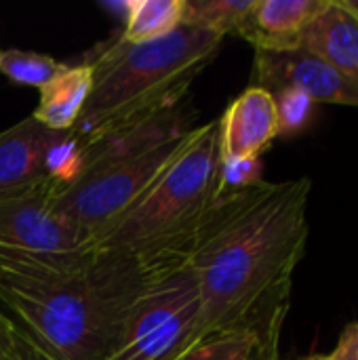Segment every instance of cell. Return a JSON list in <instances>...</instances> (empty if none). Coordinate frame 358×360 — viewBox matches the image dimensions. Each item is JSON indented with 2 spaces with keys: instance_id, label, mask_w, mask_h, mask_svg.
Masks as SVG:
<instances>
[{
  "instance_id": "52a82bcc",
  "label": "cell",
  "mask_w": 358,
  "mask_h": 360,
  "mask_svg": "<svg viewBox=\"0 0 358 360\" xmlns=\"http://www.w3.org/2000/svg\"><path fill=\"white\" fill-rule=\"evenodd\" d=\"M198 319V281L181 264L139 293L108 360H177L188 350Z\"/></svg>"
},
{
  "instance_id": "277c9868",
  "label": "cell",
  "mask_w": 358,
  "mask_h": 360,
  "mask_svg": "<svg viewBox=\"0 0 358 360\" xmlns=\"http://www.w3.org/2000/svg\"><path fill=\"white\" fill-rule=\"evenodd\" d=\"M219 122L196 127L167 171L106 230L95 236L101 253L190 257L196 232L219 196Z\"/></svg>"
},
{
  "instance_id": "7a4b0ae2",
  "label": "cell",
  "mask_w": 358,
  "mask_h": 360,
  "mask_svg": "<svg viewBox=\"0 0 358 360\" xmlns=\"http://www.w3.org/2000/svg\"><path fill=\"white\" fill-rule=\"evenodd\" d=\"M184 257L101 253L65 276L0 270V310L34 360H108L139 293Z\"/></svg>"
},
{
  "instance_id": "2e32d148",
  "label": "cell",
  "mask_w": 358,
  "mask_h": 360,
  "mask_svg": "<svg viewBox=\"0 0 358 360\" xmlns=\"http://www.w3.org/2000/svg\"><path fill=\"white\" fill-rule=\"evenodd\" d=\"M65 65L68 63H61L42 53H32L21 49L0 51V74H4L11 82L19 86L42 89L59 72H63Z\"/></svg>"
},
{
  "instance_id": "603a6c76",
  "label": "cell",
  "mask_w": 358,
  "mask_h": 360,
  "mask_svg": "<svg viewBox=\"0 0 358 360\" xmlns=\"http://www.w3.org/2000/svg\"><path fill=\"white\" fill-rule=\"evenodd\" d=\"M333 2L358 23V0H333Z\"/></svg>"
},
{
  "instance_id": "3957f363",
  "label": "cell",
  "mask_w": 358,
  "mask_h": 360,
  "mask_svg": "<svg viewBox=\"0 0 358 360\" xmlns=\"http://www.w3.org/2000/svg\"><path fill=\"white\" fill-rule=\"evenodd\" d=\"M222 42L224 36L194 25L152 42L118 38L91 63L93 91L70 133L87 143L177 108Z\"/></svg>"
},
{
  "instance_id": "9a60e30c",
  "label": "cell",
  "mask_w": 358,
  "mask_h": 360,
  "mask_svg": "<svg viewBox=\"0 0 358 360\" xmlns=\"http://www.w3.org/2000/svg\"><path fill=\"white\" fill-rule=\"evenodd\" d=\"M255 0H186L184 25L203 27L219 36L236 34Z\"/></svg>"
},
{
  "instance_id": "e0dca14e",
  "label": "cell",
  "mask_w": 358,
  "mask_h": 360,
  "mask_svg": "<svg viewBox=\"0 0 358 360\" xmlns=\"http://www.w3.org/2000/svg\"><path fill=\"white\" fill-rule=\"evenodd\" d=\"M260 338L247 331L207 335L194 342L177 360H249Z\"/></svg>"
},
{
  "instance_id": "44dd1931",
  "label": "cell",
  "mask_w": 358,
  "mask_h": 360,
  "mask_svg": "<svg viewBox=\"0 0 358 360\" xmlns=\"http://www.w3.org/2000/svg\"><path fill=\"white\" fill-rule=\"evenodd\" d=\"M329 360H358V323L348 325L342 335L340 342L335 346V350L327 356Z\"/></svg>"
},
{
  "instance_id": "5bb4252c",
  "label": "cell",
  "mask_w": 358,
  "mask_h": 360,
  "mask_svg": "<svg viewBox=\"0 0 358 360\" xmlns=\"http://www.w3.org/2000/svg\"><path fill=\"white\" fill-rule=\"evenodd\" d=\"M122 6L127 23L120 38L133 44L165 38L184 25L186 0H129Z\"/></svg>"
},
{
  "instance_id": "9c48e42d",
  "label": "cell",
  "mask_w": 358,
  "mask_h": 360,
  "mask_svg": "<svg viewBox=\"0 0 358 360\" xmlns=\"http://www.w3.org/2000/svg\"><path fill=\"white\" fill-rule=\"evenodd\" d=\"M65 133L27 116L0 133V200H13L61 184L53 173V150Z\"/></svg>"
},
{
  "instance_id": "ba28073f",
  "label": "cell",
  "mask_w": 358,
  "mask_h": 360,
  "mask_svg": "<svg viewBox=\"0 0 358 360\" xmlns=\"http://www.w3.org/2000/svg\"><path fill=\"white\" fill-rule=\"evenodd\" d=\"M255 86L270 95L283 89H295L306 93L314 103L358 108V84L302 46L255 49Z\"/></svg>"
},
{
  "instance_id": "8fae6325",
  "label": "cell",
  "mask_w": 358,
  "mask_h": 360,
  "mask_svg": "<svg viewBox=\"0 0 358 360\" xmlns=\"http://www.w3.org/2000/svg\"><path fill=\"white\" fill-rule=\"evenodd\" d=\"M329 0H255L236 36L255 49H295L306 25Z\"/></svg>"
},
{
  "instance_id": "6da1fadb",
  "label": "cell",
  "mask_w": 358,
  "mask_h": 360,
  "mask_svg": "<svg viewBox=\"0 0 358 360\" xmlns=\"http://www.w3.org/2000/svg\"><path fill=\"white\" fill-rule=\"evenodd\" d=\"M308 177L224 192L200 224L188 266L200 291L190 346L207 335H281L308 243ZM188 346V348H190Z\"/></svg>"
},
{
  "instance_id": "ac0fdd59",
  "label": "cell",
  "mask_w": 358,
  "mask_h": 360,
  "mask_svg": "<svg viewBox=\"0 0 358 360\" xmlns=\"http://www.w3.org/2000/svg\"><path fill=\"white\" fill-rule=\"evenodd\" d=\"M279 114V135L302 133L314 118V101L295 89H283L272 93Z\"/></svg>"
},
{
  "instance_id": "30bf717a",
  "label": "cell",
  "mask_w": 358,
  "mask_h": 360,
  "mask_svg": "<svg viewBox=\"0 0 358 360\" xmlns=\"http://www.w3.org/2000/svg\"><path fill=\"white\" fill-rule=\"evenodd\" d=\"M217 122L222 160L260 158L279 137L274 97L260 86H251L238 95Z\"/></svg>"
},
{
  "instance_id": "ffe728a7",
  "label": "cell",
  "mask_w": 358,
  "mask_h": 360,
  "mask_svg": "<svg viewBox=\"0 0 358 360\" xmlns=\"http://www.w3.org/2000/svg\"><path fill=\"white\" fill-rule=\"evenodd\" d=\"M0 360H34L15 325L0 310Z\"/></svg>"
},
{
  "instance_id": "5b68a950",
  "label": "cell",
  "mask_w": 358,
  "mask_h": 360,
  "mask_svg": "<svg viewBox=\"0 0 358 360\" xmlns=\"http://www.w3.org/2000/svg\"><path fill=\"white\" fill-rule=\"evenodd\" d=\"M59 186L0 200V270L65 276L89 268L99 255L95 238L63 224L51 209Z\"/></svg>"
},
{
  "instance_id": "7402d4cb",
  "label": "cell",
  "mask_w": 358,
  "mask_h": 360,
  "mask_svg": "<svg viewBox=\"0 0 358 360\" xmlns=\"http://www.w3.org/2000/svg\"><path fill=\"white\" fill-rule=\"evenodd\" d=\"M249 360H281V335H270L260 340Z\"/></svg>"
},
{
  "instance_id": "8992f818",
  "label": "cell",
  "mask_w": 358,
  "mask_h": 360,
  "mask_svg": "<svg viewBox=\"0 0 358 360\" xmlns=\"http://www.w3.org/2000/svg\"><path fill=\"white\" fill-rule=\"evenodd\" d=\"M194 131L171 137L139 154L82 171L55 192L53 213L84 236L95 238L122 215L181 154Z\"/></svg>"
},
{
  "instance_id": "4fadbf2b",
  "label": "cell",
  "mask_w": 358,
  "mask_h": 360,
  "mask_svg": "<svg viewBox=\"0 0 358 360\" xmlns=\"http://www.w3.org/2000/svg\"><path fill=\"white\" fill-rule=\"evenodd\" d=\"M93 91V65H65L51 82L40 89V103L32 118L40 124L68 133L78 122Z\"/></svg>"
},
{
  "instance_id": "d6986e66",
  "label": "cell",
  "mask_w": 358,
  "mask_h": 360,
  "mask_svg": "<svg viewBox=\"0 0 358 360\" xmlns=\"http://www.w3.org/2000/svg\"><path fill=\"white\" fill-rule=\"evenodd\" d=\"M262 179V162L260 158H241V160H222L219 175V194L236 192L251 188Z\"/></svg>"
},
{
  "instance_id": "cb8c5ba5",
  "label": "cell",
  "mask_w": 358,
  "mask_h": 360,
  "mask_svg": "<svg viewBox=\"0 0 358 360\" xmlns=\"http://www.w3.org/2000/svg\"><path fill=\"white\" fill-rule=\"evenodd\" d=\"M308 360H329V359H327V356H325V359H323V356H319V359H308Z\"/></svg>"
},
{
  "instance_id": "7c38bea8",
  "label": "cell",
  "mask_w": 358,
  "mask_h": 360,
  "mask_svg": "<svg viewBox=\"0 0 358 360\" xmlns=\"http://www.w3.org/2000/svg\"><path fill=\"white\" fill-rule=\"evenodd\" d=\"M298 46L319 55L358 84V23L333 0L306 25Z\"/></svg>"
}]
</instances>
